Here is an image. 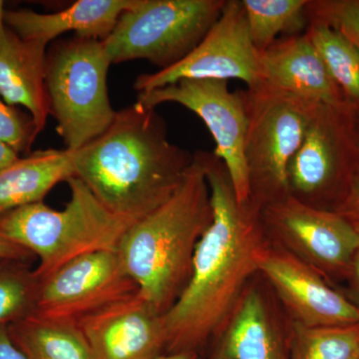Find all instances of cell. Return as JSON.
Listing matches in <instances>:
<instances>
[{
	"instance_id": "ffe728a7",
	"label": "cell",
	"mask_w": 359,
	"mask_h": 359,
	"mask_svg": "<svg viewBox=\"0 0 359 359\" xmlns=\"http://www.w3.org/2000/svg\"><path fill=\"white\" fill-rule=\"evenodd\" d=\"M7 332L28 359H92L74 321L50 320L32 313L7 325Z\"/></svg>"
},
{
	"instance_id": "8fae6325",
	"label": "cell",
	"mask_w": 359,
	"mask_h": 359,
	"mask_svg": "<svg viewBox=\"0 0 359 359\" xmlns=\"http://www.w3.org/2000/svg\"><path fill=\"white\" fill-rule=\"evenodd\" d=\"M259 218L318 273L348 280L358 245L348 219L290 195L266 205Z\"/></svg>"
},
{
	"instance_id": "6da1fadb",
	"label": "cell",
	"mask_w": 359,
	"mask_h": 359,
	"mask_svg": "<svg viewBox=\"0 0 359 359\" xmlns=\"http://www.w3.org/2000/svg\"><path fill=\"white\" fill-rule=\"evenodd\" d=\"M207 181L212 223L196 248L190 280L163 314L166 353H199L223 332L266 250L259 212L238 204L228 170L212 152L207 154Z\"/></svg>"
},
{
	"instance_id": "3957f363",
	"label": "cell",
	"mask_w": 359,
	"mask_h": 359,
	"mask_svg": "<svg viewBox=\"0 0 359 359\" xmlns=\"http://www.w3.org/2000/svg\"><path fill=\"white\" fill-rule=\"evenodd\" d=\"M207 154L194 153L176 192L123 236L118 255L138 292L161 314L185 289L194 255L212 219Z\"/></svg>"
},
{
	"instance_id": "2e32d148",
	"label": "cell",
	"mask_w": 359,
	"mask_h": 359,
	"mask_svg": "<svg viewBox=\"0 0 359 359\" xmlns=\"http://www.w3.org/2000/svg\"><path fill=\"white\" fill-rule=\"evenodd\" d=\"M136 0H78L65 11L40 13L28 9L7 11L4 21L20 39L48 44L60 35L103 41L114 29L120 16L132 8Z\"/></svg>"
},
{
	"instance_id": "cb8c5ba5",
	"label": "cell",
	"mask_w": 359,
	"mask_h": 359,
	"mask_svg": "<svg viewBox=\"0 0 359 359\" xmlns=\"http://www.w3.org/2000/svg\"><path fill=\"white\" fill-rule=\"evenodd\" d=\"M39 280L25 262L0 259V327L34 313Z\"/></svg>"
},
{
	"instance_id": "603a6c76",
	"label": "cell",
	"mask_w": 359,
	"mask_h": 359,
	"mask_svg": "<svg viewBox=\"0 0 359 359\" xmlns=\"http://www.w3.org/2000/svg\"><path fill=\"white\" fill-rule=\"evenodd\" d=\"M359 323L340 327H304L295 323L290 359H358Z\"/></svg>"
},
{
	"instance_id": "ac0fdd59",
	"label": "cell",
	"mask_w": 359,
	"mask_h": 359,
	"mask_svg": "<svg viewBox=\"0 0 359 359\" xmlns=\"http://www.w3.org/2000/svg\"><path fill=\"white\" fill-rule=\"evenodd\" d=\"M74 151L46 149L30 153L0 170V216L43 202L61 182L75 177Z\"/></svg>"
},
{
	"instance_id": "277c9868",
	"label": "cell",
	"mask_w": 359,
	"mask_h": 359,
	"mask_svg": "<svg viewBox=\"0 0 359 359\" xmlns=\"http://www.w3.org/2000/svg\"><path fill=\"white\" fill-rule=\"evenodd\" d=\"M67 183L70 200L63 210L39 202L0 216V233L39 257V280L78 257L117 250L137 222L109 211L77 177Z\"/></svg>"
},
{
	"instance_id": "7c38bea8",
	"label": "cell",
	"mask_w": 359,
	"mask_h": 359,
	"mask_svg": "<svg viewBox=\"0 0 359 359\" xmlns=\"http://www.w3.org/2000/svg\"><path fill=\"white\" fill-rule=\"evenodd\" d=\"M137 290L117 250H99L78 257L40 280L33 313L76 323Z\"/></svg>"
},
{
	"instance_id": "5bb4252c",
	"label": "cell",
	"mask_w": 359,
	"mask_h": 359,
	"mask_svg": "<svg viewBox=\"0 0 359 359\" xmlns=\"http://www.w3.org/2000/svg\"><path fill=\"white\" fill-rule=\"evenodd\" d=\"M262 271L278 297L304 327H340L359 323V309L339 290L332 289L313 266L294 255L264 250Z\"/></svg>"
},
{
	"instance_id": "5b68a950",
	"label": "cell",
	"mask_w": 359,
	"mask_h": 359,
	"mask_svg": "<svg viewBox=\"0 0 359 359\" xmlns=\"http://www.w3.org/2000/svg\"><path fill=\"white\" fill-rule=\"evenodd\" d=\"M111 65L100 40L74 35L47 51L45 85L49 110L68 150L84 147L112 124L117 111L108 94Z\"/></svg>"
},
{
	"instance_id": "ba28073f",
	"label": "cell",
	"mask_w": 359,
	"mask_h": 359,
	"mask_svg": "<svg viewBox=\"0 0 359 359\" xmlns=\"http://www.w3.org/2000/svg\"><path fill=\"white\" fill-rule=\"evenodd\" d=\"M358 121L347 106H316L287 171L289 195L334 212L358 162Z\"/></svg>"
},
{
	"instance_id": "7a4b0ae2",
	"label": "cell",
	"mask_w": 359,
	"mask_h": 359,
	"mask_svg": "<svg viewBox=\"0 0 359 359\" xmlns=\"http://www.w3.org/2000/svg\"><path fill=\"white\" fill-rule=\"evenodd\" d=\"M74 157L75 177L97 199L139 221L176 192L194 153L171 143L164 119L136 102L117 111L109 128Z\"/></svg>"
},
{
	"instance_id": "8992f818",
	"label": "cell",
	"mask_w": 359,
	"mask_h": 359,
	"mask_svg": "<svg viewBox=\"0 0 359 359\" xmlns=\"http://www.w3.org/2000/svg\"><path fill=\"white\" fill-rule=\"evenodd\" d=\"M248 127L245 162L250 205L264 207L289 195L287 171L299 150L314 108L309 102L259 84L244 90Z\"/></svg>"
},
{
	"instance_id": "d6a6232c",
	"label": "cell",
	"mask_w": 359,
	"mask_h": 359,
	"mask_svg": "<svg viewBox=\"0 0 359 359\" xmlns=\"http://www.w3.org/2000/svg\"><path fill=\"white\" fill-rule=\"evenodd\" d=\"M4 15H6V11H4V2L0 0V40L4 39V35L6 34L7 26L6 21H4Z\"/></svg>"
},
{
	"instance_id": "d590c367",
	"label": "cell",
	"mask_w": 359,
	"mask_h": 359,
	"mask_svg": "<svg viewBox=\"0 0 359 359\" xmlns=\"http://www.w3.org/2000/svg\"><path fill=\"white\" fill-rule=\"evenodd\" d=\"M358 359H359V351H358Z\"/></svg>"
},
{
	"instance_id": "44dd1931",
	"label": "cell",
	"mask_w": 359,
	"mask_h": 359,
	"mask_svg": "<svg viewBox=\"0 0 359 359\" xmlns=\"http://www.w3.org/2000/svg\"><path fill=\"white\" fill-rule=\"evenodd\" d=\"M306 32L346 105L359 117V49L344 34L320 21L309 20Z\"/></svg>"
},
{
	"instance_id": "9a60e30c",
	"label": "cell",
	"mask_w": 359,
	"mask_h": 359,
	"mask_svg": "<svg viewBox=\"0 0 359 359\" xmlns=\"http://www.w3.org/2000/svg\"><path fill=\"white\" fill-rule=\"evenodd\" d=\"M261 84L271 88L309 102L347 106L306 32L276 40L261 53Z\"/></svg>"
},
{
	"instance_id": "d4e9b609",
	"label": "cell",
	"mask_w": 359,
	"mask_h": 359,
	"mask_svg": "<svg viewBox=\"0 0 359 359\" xmlns=\"http://www.w3.org/2000/svg\"><path fill=\"white\" fill-rule=\"evenodd\" d=\"M306 11L309 21L325 23L359 49V0H309Z\"/></svg>"
},
{
	"instance_id": "e575fe53",
	"label": "cell",
	"mask_w": 359,
	"mask_h": 359,
	"mask_svg": "<svg viewBox=\"0 0 359 359\" xmlns=\"http://www.w3.org/2000/svg\"><path fill=\"white\" fill-rule=\"evenodd\" d=\"M212 359H222V358H219L218 355H215L214 358H212Z\"/></svg>"
},
{
	"instance_id": "9c48e42d",
	"label": "cell",
	"mask_w": 359,
	"mask_h": 359,
	"mask_svg": "<svg viewBox=\"0 0 359 359\" xmlns=\"http://www.w3.org/2000/svg\"><path fill=\"white\" fill-rule=\"evenodd\" d=\"M137 103L155 109L177 103L195 113L205 123L216 143L214 154L224 163L238 204H250V190L244 148L248 116L244 90L231 91L226 80L184 79L138 93Z\"/></svg>"
},
{
	"instance_id": "e0dca14e",
	"label": "cell",
	"mask_w": 359,
	"mask_h": 359,
	"mask_svg": "<svg viewBox=\"0 0 359 359\" xmlns=\"http://www.w3.org/2000/svg\"><path fill=\"white\" fill-rule=\"evenodd\" d=\"M47 46L20 39L7 27L0 40V97L8 105L23 106L39 135L50 115L45 70Z\"/></svg>"
},
{
	"instance_id": "30bf717a",
	"label": "cell",
	"mask_w": 359,
	"mask_h": 359,
	"mask_svg": "<svg viewBox=\"0 0 359 359\" xmlns=\"http://www.w3.org/2000/svg\"><path fill=\"white\" fill-rule=\"evenodd\" d=\"M184 79L242 80L247 88L262 83L261 53L250 39L242 0H226L218 20L196 48L166 69L139 75L138 93Z\"/></svg>"
},
{
	"instance_id": "f546056e",
	"label": "cell",
	"mask_w": 359,
	"mask_h": 359,
	"mask_svg": "<svg viewBox=\"0 0 359 359\" xmlns=\"http://www.w3.org/2000/svg\"><path fill=\"white\" fill-rule=\"evenodd\" d=\"M354 229L358 235V245H356L355 252H354L353 264H351V276H349V283H351V290L355 292L359 290V222L353 223Z\"/></svg>"
},
{
	"instance_id": "d6986e66",
	"label": "cell",
	"mask_w": 359,
	"mask_h": 359,
	"mask_svg": "<svg viewBox=\"0 0 359 359\" xmlns=\"http://www.w3.org/2000/svg\"><path fill=\"white\" fill-rule=\"evenodd\" d=\"M216 355L222 359H290V349L273 327L257 290L243 295Z\"/></svg>"
},
{
	"instance_id": "4fadbf2b",
	"label": "cell",
	"mask_w": 359,
	"mask_h": 359,
	"mask_svg": "<svg viewBox=\"0 0 359 359\" xmlns=\"http://www.w3.org/2000/svg\"><path fill=\"white\" fill-rule=\"evenodd\" d=\"M76 323L92 359H155L166 351L163 314L138 290Z\"/></svg>"
},
{
	"instance_id": "4dcf8cb0",
	"label": "cell",
	"mask_w": 359,
	"mask_h": 359,
	"mask_svg": "<svg viewBox=\"0 0 359 359\" xmlns=\"http://www.w3.org/2000/svg\"><path fill=\"white\" fill-rule=\"evenodd\" d=\"M18 158H20V155L15 151L0 142V170L8 166L9 164L18 160Z\"/></svg>"
},
{
	"instance_id": "1f68e13d",
	"label": "cell",
	"mask_w": 359,
	"mask_h": 359,
	"mask_svg": "<svg viewBox=\"0 0 359 359\" xmlns=\"http://www.w3.org/2000/svg\"><path fill=\"white\" fill-rule=\"evenodd\" d=\"M199 353H164L155 359H198Z\"/></svg>"
},
{
	"instance_id": "836d02e7",
	"label": "cell",
	"mask_w": 359,
	"mask_h": 359,
	"mask_svg": "<svg viewBox=\"0 0 359 359\" xmlns=\"http://www.w3.org/2000/svg\"><path fill=\"white\" fill-rule=\"evenodd\" d=\"M346 297L353 302L354 306L359 309V290H348L346 294Z\"/></svg>"
},
{
	"instance_id": "f1b7e54d",
	"label": "cell",
	"mask_w": 359,
	"mask_h": 359,
	"mask_svg": "<svg viewBox=\"0 0 359 359\" xmlns=\"http://www.w3.org/2000/svg\"><path fill=\"white\" fill-rule=\"evenodd\" d=\"M0 359H28L13 344L7 332V327H0Z\"/></svg>"
},
{
	"instance_id": "4316f807",
	"label": "cell",
	"mask_w": 359,
	"mask_h": 359,
	"mask_svg": "<svg viewBox=\"0 0 359 359\" xmlns=\"http://www.w3.org/2000/svg\"><path fill=\"white\" fill-rule=\"evenodd\" d=\"M334 212L351 223L359 222V121H358V157L355 168L344 199L337 205Z\"/></svg>"
},
{
	"instance_id": "484cf974",
	"label": "cell",
	"mask_w": 359,
	"mask_h": 359,
	"mask_svg": "<svg viewBox=\"0 0 359 359\" xmlns=\"http://www.w3.org/2000/svg\"><path fill=\"white\" fill-rule=\"evenodd\" d=\"M37 136L32 117H25L0 97V142L20 155L29 151Z\"/></svg>"
},
{
	"instance_id": "52a82bcc",
	"label": "cell",
	"mask_w": 359,
	"mask_h": 359,
	"mask_svg": "<svg viewBox=\"0 0 359 359\" xmlns=\"http://www.w3.org/2000/svg\"><path fill=\"white\" fill-rule=\"evenodd\" d=\"M226 0H136L120 16L104 48L112 65L146 60L171 67L196 48Z\"/></svg>"
},
{
	"instance_id": "83f0119b",
	"label": "cell",
	"mask_w": 359,
	"mask_h": 359,
	"mask_svg": "<svg viewBox=\"0 0 359 359\" xmlns=\"http://www.w3.org/2000/svg\"><path fill=\"white\" fill-rule=\"evenodd\" d=\"M32 256V252L0 233V259H18L26 262Z\"/></svg>"
},
{
	"instance_id": "7402d4cb",
	"label": "cell",
	"mask_w": 359,
	"mask_h": 359,
	"mask_svg": "<svg viewBox=\"0 0 359 359\" xmlns=\"http://www.w3.org/2000/svg\"><path fill=\"white\" fill-rule=\"evenodd\" d=\"M309 0H242L252 44L259 53L278 35L294 36L309 26Z\"/></svg>"
}]
</instances>
